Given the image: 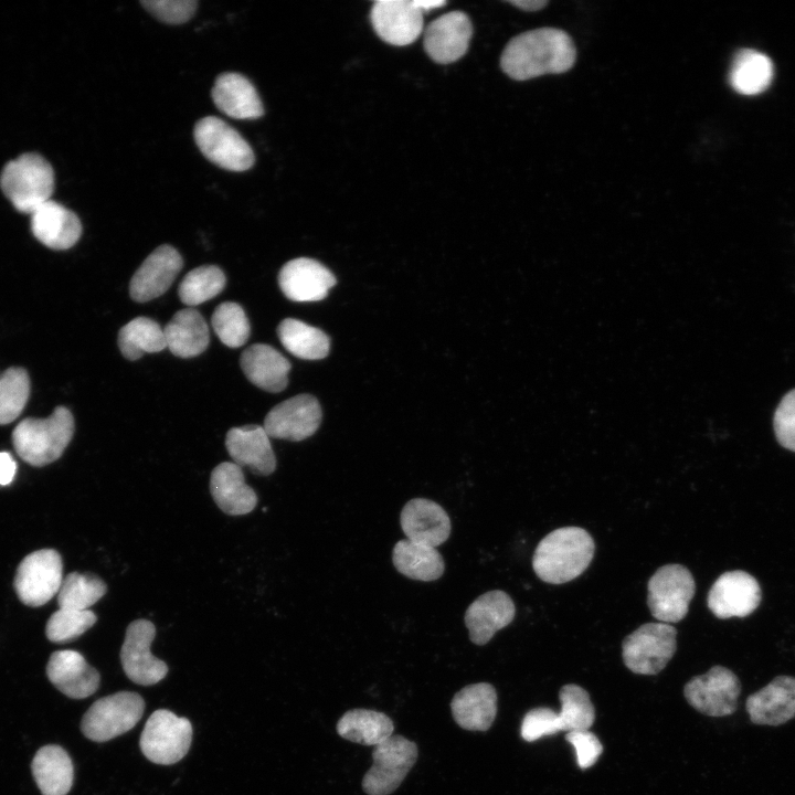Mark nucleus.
Listing matches in <instances>:
<instances>
[{
	"instance_id": "nucleus-40",
	"label": "nucleus",
	"mask_w": 795,
	"mask_h": 795,
	"mask_svg": "<svg viewBox=\"0 0 795 795\" xmlns=\"http://www.w3.org/2000/svg\"><path fill=\"white\" fill-rule=\"evenodd\" d=\"M30 395V378L23 368H9L0 375V425L13 422Z\"/></svg>"
},
{
	"instance_id": "nucleus-32",
	"label": "nucleus",
	"mask_w": 795,
	"mask_h": 795,
	"mask_svg": "<svg viewBox=\"0 0 795 795\" xmlns=\"http://www.w3.org/2000/svg\"><path fill=\"white\" fill-rule=\"evenodd\" d=\"M33 778L42 795H66L73 784L74 768L67 752L49 744L38 750L31 764Z\"/></svg>"
},
{
	"instance_id": "nucleus-27",
	"label": "nucleus",
	"mask_w": 795,
	"mask_h": 795,
	"mask_svg": "<svg viewBox=\"0 0 795 795\" xmlns=\"http://www.w3.org/2000/svg\"><path fill=\"white\" fill-rule=\"evenodd\" d=\"M240 365L247 380L267 392H280L288 384L290 362L269 344L250 346L242 352Z\"/></svg>"
},
{
	"instance_id": "nucleus-24",
	"label": "nucleus",
	"mask_w": 795,
	"mask_h": 795,
	"mask_svg": "<svg viewBox=\"0 0 795 795\" xmlns=\"http://www.w3.org/2000/svg\"><path fill=\"white\" fill-rule=\"evenodd\" d=\"M50 681L65 696L84 699L99 686L98 671L75 650L54 651L46 665Z\"/></svg>"
},
{
	"instance_id": "nucleus-5",
	"label": "nucleus",
	"mask_w": 795,
	"mask_h": 795,
	"mask_svg": "<svg viewBox=\"0 0 795 795\" xmlns=\"http://www.w3.org/2000/svg\"><path fill=\"white\" fill-rule=\"evenodd\" d=\"M0 186L18 211L31 214L51 200L54 191V172L42 156L28 152L4 166Z\"/></svg>"
},
{
	"instance_id": "nucleus-21",
	"label": "nucleus",
	"mask_w": 795,
	"mask_h": 795,
	"mask_svg": "<svg viewBox=\"0 0 795 795\" xmlns=\"http://www.w3.org/2000/svg\"><path fill=\"white\" fill-rule=\"evenodd\" d=\"M400 523L407 540L431 548L444 543L452 529L447 512L426 498L407 501L401 511Z\"/></svg>"
},
{
	"instance_id": "nucleus-48",
	"label": "nucleus",
	"mask_w": 795,
	"mask_h": 795,
	"mask_svg": "<svg viewBox=\"0 0 795 795\" xmlns=\"http://www.w3.org/2000/svg\"><path fill=\"white\" fill-rule=\"evenodd\" d=\"M414 2L423 13L446 4L443 0H414Z\"/></svg>"
},
{
	"instance_id": "nucleus-26",
	"label": "nucleus",
	"mask_w": 795,
	"mask_h": 795,
	"mask_svg": "<svg viewBox=\"0 0 795 795\" xmlns=\"http://www.w3.org/2000/svg\"><path fill=\"white\" fill-rule=\"evenodd\" d=\"M30 215L33 235L52 250L72 247L82 234L77 215L56 201H46Z\"/></svg>"
},
{
	"instance_id": "nucleus-38",
	"label": "nucleus",
	"mask_w": 795,
	"mask_h": 795,
	"mask_svg": "<svg viewBox=\"0 0 795 795\" xmlns=\"http://www.w3.org/2000/svg\"><path fill=\"white\" fill-rule=\"evenodd\" d=\"M105 582L92 573H70L57 593L60 608L86 611L106 593Z\"/></svg>"
},
{
	"instance_id": "nucleus-34",
	"label": "nucleus",
	"mask_w": 795,
	"mask_h": 795,
	"mask_svg": "<svg viewBox=\"0 0 795 795\" xmlns=\"http://www.w3.org/2000/svg\"><path fill=\"white\" fill-rule=\"evenodd\" d=\"M392 561L401 574L424 582L439 579L445 569L444 560L436 548L418 544L407 539L395 543Z\"/></svg>"
},
{
	"instance_id": "nucleus-25",
	"label": "nucleus",
	"mask_w": 795,
	"mask_h": 795,
	"mask_svg": "<svg viewBox=\"0 0 795 795\" xmlns=\"http://www.w3.org/2000/svg\"><path fill=\"white\" fill-rule=\"evenodd\" d=\"M751 721L761 725H780L795 716V678L778 676L746 699Z\"/></svg>"
},
{
	"instance_id": "nucleus-4",
	"label": "nucleus",
	"mask_w": 795,
	"mask_h": 795,
	"mask_svg": "<svg viewBox=\"0 0 795 795\" xmlns=\"http://www.w3.org/2000/svg\"><path fill=\"white\" fill-rule=\"evenodd\" d=\"M560 712L550 708H534L526 713L520 734L527 742L560 731L589 730L595 720V709L589 692L582 687L569 683L560 689Z\"/></svg>"
},
{
	"instance_id": "nucleus-46",
	"label": "nucleus",
	"mask_w": 795,
	"mask_h": 795,
	"mask_svg": "<svg viewBox=\"0 0 795 795\" xmlns=\"http://www.w3.org/2000/svg\"><path fill=\"white\" fill-rule=\"evenodd\" d=\"M17 471V464L7 452L0 453V485H9Z\"/></svg>"
},
{
	"instance_id": "nucleus-39",
	"label": "nucleus",
	"mask_w": 795,
	"mask_h": 795,
	"mask_svg": "<svg viewBox=\"0 0 795 795\" xmlns=\"http://www.w3.org/2000/svg\"><path fill=\"white\" fill-rule=\"evenodd\" d=\"M225 283V275L220 267L202 265L183 277L178 289L179 298L192 308L218 296Z\"/></svg>"
},
{
	"instance_id": "nucleus-41",
	"label": "nucleus",
	"mask_w": 795,
	"mask_h": 795,
	"mask_svg": "<svg viewBox=\"0 0 795 795\" xmlns=\"http://www.w3.org/2000/svg\"><path fill=\"white\" fill-rule=\"evenodd\" d=\"M211 324L218 338L230 348H239L250 337V322L244 309L236 303L224 301L213 311Z\"/></svg>"
},
{
	"instance_id": "nucleus-44",
	"label": "nucleus",
	"mask_w": 795,
	"mask_h": 795,
	"mask_svg": "<svg viewBox=\"0 0 795 795\" xmlns=\"http://www.w3.org/2000/svg\"><path fill=\"white\" fill-rule=\"evenodd\" d=\"M141 4L157 19L169 24H181L195 12L194 0H145Z\"/></svg>"
},
{
	"instance_id": "nucleus-17",
	"label": "nucleus",
	"mask_w": 795,
	"mask_h": 795,
	"mask_svg": "<svg viewBox=\"0 0 795 795\" xmlns=\"http://www.w3.org/2000/svg\"><path fill=\"white\" fill-rule=\"evenodd\" d=\"M183 266L180 253L171 245H160L141 263L129 283V295L138 303L165 294Z\"/></svg>"
},
{
	"instance_id": "nucleus-36",
	"label": "nucleus",
	"mask_w": 795,
	"mask_h": 795,
	"mask_svg": "<svg viewBox=\"0 0 795 795\" xmlns=\"http://www.w3.org/2000/svg\"><path fill=\"white\" fill-rule=\"evenodd\" d=\"M277 336L287 351L304 360H319L328 356L329 337L304 321L286 318L277 327Z\"/></svg>"
},
{
	"instance_id": "nucleus-6",
	"label": "nucleus",
	"mask_w": 795,
	"mask_h": 795,
	"mask_svg": "<svg viewBox=\"0 0 795 795\" xmlns=\"http://www.w3.org/2000/svg\"><path fill=\"white\" fill-rule=\"evenodd\" d=\"M144 710L141 696L119 691L96 700L83 716L81 730L87 739L105 742L131 730Z\"/></svg>"
},
{
	"instance_id": "nucleus-31",
	"label": "nucleus",
	"mask_w": 795,
	"mask_h": 795,
	"mask_svg": "<svg viewBox=\"0 0 795 795\" xmlns=\"http://www.w3.org/2000/svg\"><path fill=\"white\" fill-rule=\"evenodd\" d=\"M167 347L179 358L201 354L209 346L210 331L202 315L188 307L177 311L163 328Z\"/></svg>"
},
{
	"instance_id": "nucleus-43",
	"label": "nucleus",
	"mask_w": 795,
	"mask_h": 795,
	"mask_svg": "<svg viewBox=\"0 0 795 795\" xmlns=\"http://www.w3.org/2000/svg\"><path fill=\"white\" fill-rule=\"evenodd\" d=\"M773 426L777 442L795 452V389L781 400L774 413Z\"/></svg>"
},
{
	"instance_id": "nucleus-14",
	"label": "nucleus",
	"mask_w": 795,
	"mask_h": 795,
	"mask_svg": "<svg viewBox=\"0 0 795 795\" xmlns=\"http://www.w3.org/2000/svg\"><path fill=\"white\" fill-rule=\"evenodd\" d=\"M155 636L156 627L147 619H136L126 629L120 661L126 676L135 683L151 686L168 672L166 662L151 654Z\"/></svg>"
},
{
	"instance_id": "nucleus-30",
	"label": "nucleus",
	"mask_w": 795,
	"mask_h": 795,
	"mask_svg": "<svg viewBox=\"0 0 795 795\" xmlns=\"http://www.w3.org/2000/svg\"><path fill=\"white\" fill-rule=\"evenodd\" d=\"M212 98L222 113L235 119H256L264 113L255 87L237 73H223L218 76L212 88Z\"/></svg>"
},
{
	"instance_id": "nucleus-7",
	"label": "nucleus",
	"mask_w": 795,
	"mask_h": 795,
	"mask_svg": "<svg viewBox=\"0 0 795 795\" xmlns=\"http://www.w3.org/2000/svg\"><path fill=\"white\" fill-rule=\"evenodd\" d=\"M677 629L666 623H646L622 644L625 666L637 675H657L677 649Z\"/></svg>"
},
{
	"instance_id": "nucleus-42",
	"label": "nucleus",
	"mask_w": 795,
	"mask_h": 795,
	"mask_svg": "<svg viewBox=\"0 0 795 795\" xmlns=\"http://www.w3.org/2000/svg\"><path fill=\"white\" fill-rule=\"evenodd\" d=\"M97 621L89 611L60 608L54 612L45 627L46 637L53 643H67L78 638Z\"/></svg>"
},
{
	"instance_id": "nucleus-47",
	"label": "nucleus",
	"mask_w": 795,
	"mask_h": 795,
	"mask_svg": "<svg viewBox=\"0 0 795 795\" xmlns=\"http://www.w3.org/2000/svg\"><path fill=\"white\" fill-rule=\"evenodd\" d=\"M509 3L524 11H538L548 4L545 0H515Z\"/></svg>"
},
{
	"instance_id": "nucleus-45",
	"label": "nucleus",
	"mask_w": 795,
	"mask_h": 795,
	"mask_svg": "<svg viewBox=\"0 0 795 795\" xmlns=\"http://www.w3.org/2000/svg\"><path fill=\"white\" fill-rule=\"evenodd\" d=\"M565 740L574 748L577 765L582 770L594 765L603 752L601 741L589 730L566 732Z\"/></svg>"
},
{
	"instance_id": "nucleus-16",
	"label": "nucleus",
	"mask_w": 795,
	"mask_h": 795,
	"mask_svg": "<svg viewBox=\"0 0 795 795\" xmlns=\"http://www.w3.org/2000/svg\"><path fill=\"white\" fill-rule=\"evenodd\" d=\"M761 602V587L748 572L729 571L721 574L711 586L707 604L719 618L745 617Z\"/></svg>"
},
{
	"instance_id": "nucleus-29",
	"label": "nucleus",
	"mask_w": 795,
	"mask_h": 795,
	"mask_svg": "<svg viewBox=\"0 0 795 795\" xmlns=\"http://www.w3.org/2000/svg\"><path fill=\"white\" fill-rule=\"evenodd\" d=\"M210 491L218 507L230 516L251 512L256 492L245 483L242 468L230 462L219 464L211 473Z\"/></svg>"
},
{
	"instance_id": "nucleus-3",
	"label": "nucleus",
	"mask_w": 795,
	"mask_h": 795,
	"mask_svg": "<svg viewBox=\"0 0 795 795\" xmlns=\"http://www.w3.org/2000/svg\"><path fill=\"white\" fill-rule=\"evenodd\" d=\"M74 434L70 410L57 406L47 418H25L12 432L18 455L32 466H44L59 459Z\"/></svg>"
},
{
	"instance_id": "nucleus-15",
	"label": "nucleus",
	"mask_w": 795,
	"mask_h": 795,
	"mask_svg": "<svg viewBox=\"0 0 795 795\" xmlns=\"http://www.w3.org/2000/svg\"><path fill=\"white\" fill-rule=\"evenodd\" d=\"M321 417L318 400L298 394L275 405L265 416L263 427L269 437L299 442L316 433Z\"/></svg>"
},
{
	"instance_id": "nucleus-2",
	"label": "nucleus",
	"mask_w": 795,
	"mask_h": 795,
	"mask_svg": "<svg viewBox=\"0 0 795 795\" xmlns=\"http://www.w3.org/2000/svg\"><path fill=\"white\" fill-rule=\"evenodd\" d=\"M595 544L579 527H563L548 533L537 545L532 568L543 582L562 584L574 580L590 565Z\"/></svg>"
},
{
	"instance_id": "nucleus-19",
	"label": "nucleus",
	"mask_w": 795,
	"mask_h": 795,
	"mask_svg": "<svg viewBox=\"0 0 795 795\" xmlns=\"http://www.w3.org/2000/svg\"><path fill=\"white\" fill-rule=\"evenodd\" d=\"M471 34L473 25L468 15L462 11H452L426 26L424 47L435 62L452 63L466 53Z\"/></svg>"
},
{
	"instance_id": "nucleus-22",
	"label": "nucleus",
	"mask_w": 795,
	"mask_h": 795,
	"mask_svg": "<svg viewBox=\"0 0 795 795\" xmlns=\"http://www.w3.org/2000/svg\"><path fill=\"white\" fill-rule=\"evenodd\" d=\"M515 614L513 601L506 592L494 590L481 594L465 613L470 640L476 645L487 644L499 629L512 622Z\"/></svg>"
},
{
	"instance_id": "nucleus-8",
	"label": "nucleus",
	"mask_w": 795,
	"mask_h": 795,
	"mask_svg": "<svg viewBox=\"0 0 795 795\" xmlns=\"http://www.w3.org/2000/svg\"><path fill=\"white\" fill-rule=\"evenodd\" d=\"M191 741V722L170 710L159 709L148 718L140 735L139 746L150 762L169 765L186 756Z\"/></svg>"
},
{
	"instance_id": "nucleus-9",
	"label": "nucleus",
	"mask_w": 795,
	"mask_h": 795,
	"mask_svg": "<svg viewBox=\"0 0 795 795\" xmlns=\"http://www.w3.org/2000/svg\"><path fill=\"white\" fill-rule=\"evenodd\" d=\"M647 591V605L651 615L661 623H677L688 613L696 583L686 566L666 564L649 579Z\"/></svg>"
},
{
	"instance_id": "nucleus-10",
	"label": "nucleus",
	"mask_w": 795,
	"mask_h": 795,
	"mask_svg": "<svg viewBox=\"0 0 795 795\" xmlns=\"http://www.w3.org/2000/svg\"><path fill=\"white\" fill-rule=\"evenodd\" d=\"M373 764L362 778L368 795H389L406 777L417 759V746L402 735H391L374 746Z\"/></svg>"
},
{
	"instance_id": "nucleus-28",
	"label": "nucleus",
	"mask_w": 795,
	"mask_h": 795,
	"mask_svg": "<svg viewBox=\"0 0 795 795\" xmlns=\"http://www.w3.org/2000/svg\"><path fill=\"white\" fill-rule=\"evenodd\" d=\"M451 710L456 723L469 731H487L497 714V693L488 682L462 688L452 699Z\"/></svg>"
},
{
	"instance_id": "nucleus-20",
	"label": "nucleus",
	"mask_w": 795,
	"mask_h": 795,
	"mask_svg": "<svg viewBox=\"0 0 795 795\" xmlns=\"http://www.w3.org/2000/svg\"><path fill=\"white\" fill-rule=\"evenodd\" d=\"M278 285L293 301H318L336 285L333 274L321 263L299 257L287 262L279 271Z\"/></svg>"
},
{
	"instance_id": "nucleus-33",
	"label": "nucleus",
	"mask_w": 795,
	"mask_h": 795,
	"mask_svg": "<svg viewBox=\"0 0 795 795\" xmlns=\"http://www.w3.org/2000/svg\"><path fill=\"white\" fill-rule=\"evenodd\" d=\"M774 77L772 60L754 49L735 52L729 70V83L739 94L754 96L766 91Z\"/></svg>"
},
{
	"instance_id": "nucleus-37",
	"label": "nucleus",
	"mask_w": 795,
	"mask_h": 795,
	"mask_svg": "<svg viewBox=\"0 0 795 795\" xmlns=\"http://www.w3.org/2000/svg\"><path fill=\"white\" fill-rule=\"evenodd\" d=\"M117 343L121 354L130 361L167 348L163 328L148 317H136L123 326Z\"/></svg>"
},
{
	"instance_id": "nucleus-35",
	"label": "nucleus",
	"mask_w": 795,
	"mask_h": 795,
	"mask_svg": "<svg viewBox=\"0 0 795 795\" xmlns=\"http://www.w3.org/2000/svg\"><path fill=\"white\" fill-rule=\"evenodd\" d=\"M336 729L348 741L375 746L392 735L394 724L383 712L352 709L339 719Z\"/></svg>"
},
{
	"instance_id": "nucleus-13",
	"label": "nucleus",
	"mask_w": 795,
	"mask_h": 795,
	"mask_svg": "<svg viewBox=\"0 0 795 795\" xmlns=\"http://www.w3.org/2000/svg\"><path fill=\"white\" fill-rule=\"evenodd\" d=\"M740 692L739 678L723 666H713L707 674L691 678L683 688L687 702L709 717L733 713Z\"/></svg>"
},
{
	"instance_id": "nucleus-11",
	"label": "nucleus",
	"mask_w": 795,
	"mask_h": 795,
	"mask_svg": "<svg viewBox=\"0 0 795 795\" xmlns=\"http://www.w3.org/2000/svg\"><path fill=\"white\" fill-rule=\"evenodd\" d=\"M193 136L200 151L223 169L245 171L254 163V153L247 141L218 117L200 119L194 126Z\"/></svg>"
},
{
	"instance_id": "nucleus-12",
	"label": "nucleus",
	"mask_w": 795,
	"mask_h": 795,
	"mask_svg": "<svg viewBox=\"0 0 795 795\" xmlns=\"http://www.w3.org/2000/svg\"><path fill=\"white\" fill-rule=\"evenodd\" d=\"M62 582L61 555L53 549H42L21 561L14 577V589L23 604L38 607L59 593Z\"/></svg>"
},
{
	"instance_id": "nucleus-1",
	"label": "nucleus",
	"mask_w": 795,
	"mask_h": 795,
	"mask_svg": "<svg viewBox=\"0 0 795 795\" xmlns=\"http://www.w3.org/2000/svg\"><path fill=\"white\" fill-rule=\"evenodd\" d=\"M570 35L554 28H540L511 39L502 51L500 66L511 78L526 81L544 74H560L575 62Z\"/></svg>"
},
{
	"instance_id": "nucleus-23",
	"label": "nucleus",
	"mask_w": 795,
	"mask_h": 795,
	"mask_svg": "<svg viewBox=\"0 0 795 795\" xmlns=\"http://www.w3.org/2000/svg\"><path fill=\"white\" fill-rule=\"evenodd\" d=\"M225 446L234 464L245 466L256 475L267 476L276 469L269 436L261 425L231 428L225 437Z\"/></svg>"
},
{
	"instance_id": "nucleus-18",
	"label": "nucleus",
	"mask_w": 795,
	"mask_h": 795,
	"mask_svg": "<svg viewBox=\"0 0 795 795\" xmlns=\"http://www.w3.org/2000/svg\"><path fill=\"white\" fill-rule=\"evenodd\" d=\"M371 22L384 42L407 45L423 31V12L414 0H379L372 6Z\"/></svg>"
}]
</instances>
